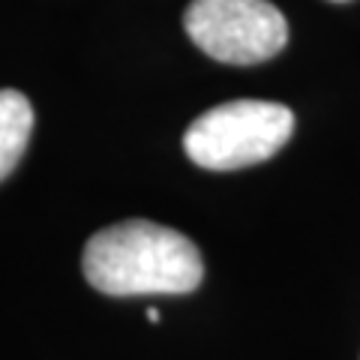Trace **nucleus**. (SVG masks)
<instances>
[{
    "label": "nucleus",
    "instance_id": "obj_5",
    "mask_svg": "<svg viewBox=\"0 0 360 360\" xmlns=\"http://www.w3.org/2000/svg\"><path fill=\"white\" fill-rule=\"evenodd\" d=\"M148 321H150V324L160 321V309H148Z\"/></svg>",
    "mask_w": 360,
    "mask_h": 360
},
{
    "label": "nucleus",
    "instance_id": "obj_2",
    "mask_svg": "<svg viewBox=\"0 0 360 360\" xmlns=\"http://www.w3.org/2000/svg\"><path fill=\"white\" fill-rule=\"evenodd\" d=\"M295 132L291 108L264 99H234L205 111L184 135L186 156L210 172H234L270 160Z\"/></svg>",
    "mask_w": 360,
    "mask_h": 360
},
{
    "label": "nucleus",
    "instance_id": "obj_4",
    "mask_svg": "<svg viewBox=\"0 0 360 360\" xmlns=\"http://www.w3.org/2000/svg\"><path fill=\"white\" fill-rule=\"evenodd\" d=\"M33 129V108L18 90H0V180L18 165Z\"/></svg>",
    "mask_w": 360,
    "mask_h": 360
},
{
    "label": "nucleus",
    "instance_id": "obj_1",
    "mask_svg": "<svg viewBox=\"0 0 360 360\" xmlns=\"http://www.w3.org/2000/svg\"><path fill=\"white\" fill-rule=\"evenodd\" d=\"M87 283L111 297L189 295L205 276L198 246L165 225L127 219L96 231L82 258Z\"/></svg>",
    "mask_w": 360,
    "mask_h": 360
},
{
    "label": "nucleus",
    "instance_id": "obj_3",
    "mask_svg": "<svg viewBox=\"0 0 360 360\" xmlns=\"http://www.w3.org/2000/svg\"><path fill=\"white\" fill-rule=\"evenodd\" d=\"M184 27L207 58L252 66L288 45V21L270 0H193Z\"/></svg>",
    "mask_w": 360,
    "mask_h": 360
}]
</instances>
